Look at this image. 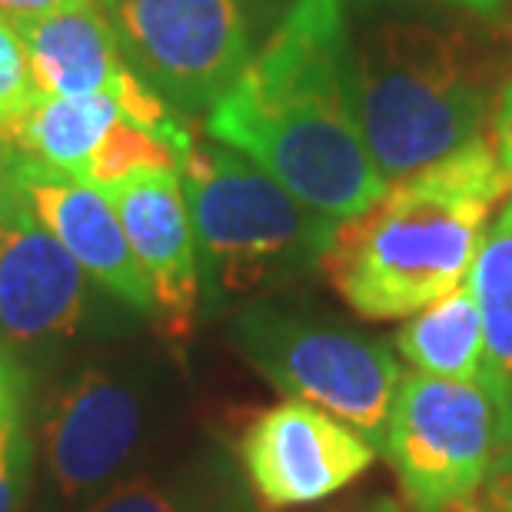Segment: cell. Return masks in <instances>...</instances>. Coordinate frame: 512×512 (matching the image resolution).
I'll use <instances>...</instances> for the list:
<instances>
[{
	"label": "cell",
	"mask_w": 512,
	"mask_h": 512,
	"mask_svg": "<svg viewBox=\"0 0 512 512\" xmlns=\"http://www.w3.org/2000/svg\"><path fill=\"white\" fill-rule=\"evenodd\" d=\"M203 130L336 223L373 207L389 187L356 124L343 0H293L237 84L207 110Z\"/></svg>",
	"instance_id": "1"
},
{
	"label": "cell",
	"mask_w": 512,
	"mask_h": 512,
	"mask_svg": "<svg viewBox=\"0 0 512 512\" xmlns=\"http://www.w3.org/2000/svg\"><path fill=\"white\" fill-rule=\"evenodd\" d=\"M512 193L493 143L473 140L336 227L320 270L363 320H403L469 276L496 203Z\"/></svg>",
	"instance_id": "2"
},
{
	"label": "cell",
	"mask_w": 512,
	"mask_h": 512,
	"mask_svg": "<svg viewBox=\"0 0 512 512\" xmlns=\"http://www.w3.org/2000/svg\"><path fill=\"white\" fill-rule=\"evenodd\" d=\"M499 64L469 30L380 20L353 47L356 124L386 183L479 140Z\"/></svg>",
	"instance_id": "3"
},
{
	"label": "cell",
	"mask_w": 512,
	"mask_h": 512,
	"mask_svg": "<svg viewBox=\"0 0 512 512\" xmlns=\"http://www.w3.org/2000/svg\"><path fill=\"white\" fill-rule=\"evenodd\" d=\"M200 286L210 310L320 270L340 223L310 210L250 157L193 140L180 160Z\"/></svg>",
	"instance_id": "4"
},
{
	"label": "cell",
	"mask_w": 512,
	"mask_h": 512,
	"mask_svg": "<svg viewBox=\"0 0 512 512\" xmlns=\"http://www.w3.org/2000/svg\"><path fill=\"white\" fill-rule=\"evenodd\" d=\"M230 343L286 399H300L383 449L403 383L396 353L330 316L253 300L233 316Z\"/></svg>",
	"instance_id": "5"
},
{
	"label": "cell",
	"mask_w": 512,
	"mask_h": 512,
	"mask_svg": "<svg viewBox=\"0 0 512 512\" xmlns=\"http://www.w3.org/2000/svg\"><path fill=\"white\" fill-rule=\"evenodd\" d=\"M383 453L419 512H459L493 469L496 423L479 383L406 373L389 413Z\"/></svg>",
	"instance_id": "6"
},
{
	"label": "cell",
	"mask_w": 512,
	"mask_h": 512,
	"mask_svg": "<svg viewBox=\"0 0 512 512\" xmlns=\"http://www.w3.org/2000/svg\"><path fill=\"white\" fill-rule=\"evenodd\" d=\"M127 67L177 114L210 110L237 84L253 37L233 0H100Z\"/></svg>",
	"instance_id": "7"
},
{
	"label": "cell",
	"mask_w": 512,
	"mask_h": 512,
	"mask_svg": "<svg viewBox=\"0 0 512 512\" xmlns=\"http://www.w3.org/2000/svg\"><path fill=\"white\" fill-rule=\"evenodd\" d=\"M153 386L140 370L90 363L50 396L40 426L47 486L60 506L94 503L117 486L153 433Z\"/></svg>",
	"instance_id": "8"
},
{
	"label": "cell",
	"mask_w": 512,
	"mask_h": 512,
	"mask_svg": "<svg viewBox=\"0 0 512 512\" xmlns=\"http://www.w3.org/2000/svg\"><path fill=\"white\" fill-rule=\"evenodd\" d=\"M240 469L263 509L326 503L373 466L376 446L300 399L260 409L240 433Z\"/></svg>",
	"instance_id": "9"
},
{
	"label": "cell",
	"mask_w": 512,
	"mask_h": 512,
	"mask_svg": "<svg viewBox=\"0 0 512 512\" xmlns=\"http://www.w3.org/2000/svg\"><path fill=\"white\" fill-rule=\"evenodd\" d=\"M90 300V276L20 203L0 233V350L44 353L74 340L90 320Z\"/></svg>",
	"instance_id": "10"
},
{
	"label": "cell",
	"mask_w": 512,
	"mask_h": 512,
	"mask_svg": "<svg viewBox=\"0 0 512 512\" xmlns=\"http://www.w3.org/2000/svg\"><path fill=\"white\" fill-rule=\"evenodd\" d=\"M153 293V320L167 343L183 346L197 330L203 300L197 243L177 170H137L104 187Z\"/></svg>",
	"instance_id": "11"
},
{
	"label": "cell",
	"mask_w": 512,
	"mask_h": 512,
	"mask_svg": "<svg viewBox=\"0 0 512 512\" xmlns=\"http://www.w3.org/2000/svg\"><path fill=\"white\" fill-rule=\"evenodd\" d=\"M14 180L37 223L80 263L100 290L153 316V293L107 193L67 170L14 153Z\"/></svg>",
	"instance_id": "12"
},
{
	"label": "cell",
	"mask_w": 512,
	"mask_h": 512,
	"mask_svg": "<svg viewBox=\"0 0 512 512\" xmlns=\"http://www.w3.org/2000/svg\"><path fill=\"white\" fill-rule=\"evenodd\" d=\"M14 30L27 54L30 84L44 97L104 94L130 70L100 0H74L17 20Z\"/></svg>",
	"instance_id": "13"
},
{
	"label": "cell",
	"mask_w": 512,
	"mask_h": 512,
	"mask_svg": "<svg viewBox=\"0 0 512 512\" xmlns=\"http://www.w3.org/2000/svg\"><path fill=\"white\" fill-rule=\"evenodd\" d=\"M466 286L483 320V376L499 453L512 449V197L486 230Z\"/></svg>",
	"instance_id": "14"
},
{
	"label": "cell",
	"mask_w": 512,
	"mask_h": 512,
	"mask_svg": "<svg viewBox=\"0 0 512 512\" xmlns=\"http://www.w3.org/2000/svg\"><path fill=\"white\" fill-rule=\"evenodd\" d=\"M120 117H124V110L110 90L80 97L34 94L17 117L0 124V143L20 157L80 177L90 153L97 150V143L107 137V130Z\"/></svg>",
	"instance_id": "15"
},
{
	"label": "cell",
	"mask_w": 512,
	"mask_h": 512,
	"mask_svg": "<svg viewBox=\"0 0 512 512\" xmlns=\"http://www.w3.org/2000/svg\"><path fill=\"white\" fill-rule=\"evenodd\" d=\"M393 346L416 373L456 383H479L483 376V320L469 286L443 293L413 313Z\"/></svg>",
	"instance_id": "16"
},
{
	"label": "cell",
	"mask_w": 512,
	"mask_h": 512,
	"mask_svg": "<svg viewBox=\"0 0 512 512\" xmlns=\"http://www.w3.org/2000/svg\"><path fill=\"white\" fill-rule=\"evenodd\" d=\"M84 512H247V499L227 466L213 459L170 476H127Z\"/></svg>",
	"instance_id": "17"
},
{
	"label": "cell",
	"mask_w": 512,
	"mask_h": 512,
	"mask_svg": "<svg viewBox=\"0 0 512 512\" xmlns=\"http://www.w3.org/2000/svg\"><path fill=\"white\" fill-rule=\"evenodd\" d=\"M177 167H180V153L170 140L133 124L130 117H120L107 130V137L97 143V150L90 153L80 177L104 190L110 183L124 180L137 170H177Z\"/></svg>",
	"instance_id": "18"
},
{
	"label": "cell",
	"mask_w": 512,
	"mask_h": 512,
	"mask_svg": "<svg viewBox=\"0 0 512 512\" xmlns=\"http://www.w3.org/2000/svg\"><path fill=\"white\" fill-rule=\"evenodd\" d=\"M30 473H34V436L24 419L0 429V512H27Z\"/></svg>",
	"instance_id": "19"
},
{
	"label": "cell",
	"mask_w": 512,
	"mask_h": 512,
	"mask_svg": "<svg viewBox=\"0 0 512 512\" xmlns=\"http://www.w3.org/2000/svg\"><path fill=\"white\" fill-rule=\"evenodd\" d=\"M34 94L37 90L30 84L24 44H20L14 24L7 17H0V124L17 117Z\"/></svg>",
	"instance_id": "20"
},
{
	"label": "cell",
	"mask_w": 512,
	"mask_h": 512,
	"mask_svg": "<svg viewBox=\"0 0 512 512\" xmlns=\"http://www.w3.org/2000/svg\"><path fill=\"white\" fill-rule=\"evenodd\" d=\"M459 512H512V449L496 456L486 483Z\"/></svg>",
	"instance_id": "21"
},
{
	"label": "cell",
	"mask_w": 512,
	"mask_h": 512,
	"mask_svg": "<svg viewBox=\"0 0 512 512\" xmlns=\"http://www.w3.org/2000/svg\"><path fill=\"white\" fill-rule=\"evenodd\" d=\"M27 403V370L17 356L0 350V429L24 419Z\"/></svg>",
	"instance_id": "22"
},
{
	"label": "cell",
	"mask_w": 512,
	"mask_h": 512,
	"mask_svg": "<svg viewBox=\"0 0 512 512\" xmlns=\"http://www.w3.org/2000/svg\"><path fill=\"white\" fill-rule=\"evenodd\" d=\"M489 143H493L499 167L512 177V77L503 84V90H499L496 117H493V137H489Z\"/></svg>",
	"instance_id": "23"
},
{
	"label": "cell",
	"mask_w": 512,
	"mask_h": 512,
	"mask_svg": "<svg viewBox=\"0 0 512 512\" xmlns=\"http://www.w3.org/2000/svg\"><path fill=\"white\" fill-rule=\"evenodd\" d=\"M243 17V24H247L250 37L253 34H270V30L280 24V17L286 14V10L293 7V0H233Z\"/></svg>",
	"instance_id": "24"
},
{
	"label": "cell",
	"mask_w": 512,
	"mask_h": 512,
	"mask_svg": "<svg viewBox=\"0 0 512 512\" xmlns=\"http://www.w3.org/2000/svg\"><path fill=\"white\" fill-rule=\"evenodd\" d=\"M20 190L14 180V150L0 143V233L10 227V220L17 217L20 210Z\"/></svg>",
	"instance_id": "25"
},
{
	"label": "cell",
	"mask_w": 512,
	"mask_h": 512,
	"mask_svg": "<svg viewBox=\"0 0 512 512\" xmlns=\"http://www.w3.org/2000/svg\"><path fill=\"white\" fill-rule=\"evenodd\" d=\"M67 4H74V0H0V17H7L10 24H17V20L50 14V10L67 7Z\"/></svg>",
	"instance_id": "26"
},
{
	"label": "cell",
	"mask_w": 512,
	"mask_h": 512,
	"mask_svg": "<svg viewBox=\"0 0 512 512\" xmlns=\"http://www.w3.org/2000/svg\"><path fill=\"white\" fill-rule=\"evenodd\" d=\"M439 4L469 10V14H479V17H503L512 0H439Z\"/></svg>",
	"instance_id": "27"
},
{
	"label": "cell",
	"mask_w": 512,
	"mask_h": 512,
	"mask_svg": "<svg viewBox=\"0 0 512 512\" xmlns=\"http://www.w3.org/2000/svg\"><path fill=\"white\" fill-rule=\"evenodd\" d=\"M363 512H403V509H399L393 499H376V503H370V509H363Z\"/></svg>",
	"instance_id": "28"
},
{
	"label": "cell",
	"mask_w": 512,
	"mask_h": 512,
	"mask_svg": "<svg viewBox=\"0 0 512 512\" xmlns=\"http://www.w3.org/2000/svg\"><path fill=\"white\" fill-rule=\"evenodd\" d=\"M506 20H503V34H506V44H509V50H512V4L506 7V14H503Z\"/></svg>",
	"instance_id": "29"
}]
</instances>
